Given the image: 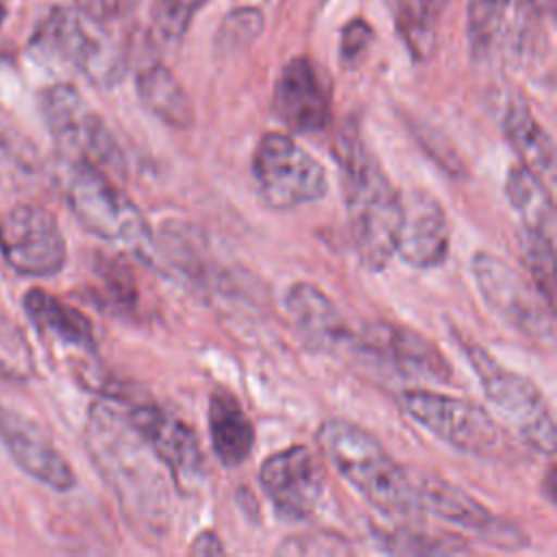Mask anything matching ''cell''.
<instances>
[{"instance_id":"obj_28","label":"cell","mask_w":557,"mask_h":557,"mask_svg":"<svg viewBox=\"0 0 557 557\" xmlns=\"http://www.w3.org/2000/svg\"><path fill=\"white\" fill-rule=\"evenodd\" d=\"M509 4L511 0H470L466 30L474 54H483L494 46Z\"/></svg>"},{"instance_id":"obj_36","label":"cell","mask_w":557,"mask_h":557,"mask_svg":"<svg viewBox=\"0 0 557 557\" xmlns=\"http://www.w3.org/2000/svg\"><path fill=\"white\" fill-rule=\"evenodd\" d=\"M2 22H4V7L0 4V26H2Z\"/></svg>"},{"instance_id":"obj_19","label":"cell","mask_w":557,"mask_h":557,"mask_svg":"<svg viewBox=\"0 0 557 557\" xmlns=\"http://www.w3.org/2000/svg\"><path fill=\"white\" fill-rule=\"evenodd\" d=\"M285 307L300 331V335L313 348H337L348 342L350 329L346 326L337 307L329 296L309 281H298L287 289Z\"/></svg>"},{"instance_id":"obj_17","label":"cell","mask_w":557,"mask_h":557,"mask_svg":"<svg viewBox=\"0 0 557 557\" xmlns=\"http://www.w3.org/2000/svg\"><path fill=\"white\" fill-rule=\"evenodd\" d=\"M361 346L385 366L411 379L446 383L453 374L446 357L433 342L398 324H368L361 333Z\"/></svg>"},{"instance_id":"obj_30","label":"cell","mask_w":557,"mask_h":557,"mask_svg":"<svg viewBox=\"0 0 557 557\" xmlns=\"http://www.w3.org/2000/svg\"><path fill=\"white\" fill-rule=\"evenodd\" d=\"M205 0H157L152 30L159 41L178 44Z\"/></svg>"},{"instance_id":"obj_4","label":"cell","mask_w":557,"mask_h":557,"mask_svg":"<svg viewBox=\"0 0 557 557\" xmlns=\"http://www.w3.org/2000/svg\"><path fill=\"white\" fill-rule=\"evenodd\" d=\"M63 196L85 231L148 257L152 248L150 226L139 207L109 174L87 163H65Z\"/></svg>"},{"instance_id":"obj_3","label":"cell","mask_w":557,"mask_h":557,"mask_svg":"<svg viewBox=\"0 0 557 557\" xmlns=\"http://www.w3.org/2000/svg\"><path fill=\"white\" fill-rule=\"evenodd\" d=\"M331 466L381 513L407 516L418 509L416 483L383 444L348 420L331 418L315 433Z\"/></svg>"},{"instance_id":"obj_25","label":"cell","mask_w":557,"mask_h":557,"mask_svg":"<svg viewBox=\"0 0 557 557\" xmlns=\"http://www.w3.org/2000/svg\"><path fill=\"white\" fill-rule=\"evenodd\" d=\"M44 165L35 144L0 113V183L26 189L41 178Z\"/></svg>"},{"instance_id":"obj_7","label":"cell","mask_w":557,"mask_h":557,"mask_svg":"<svg viewBox=\"0 0 557 557\" xmlns=\"http://www.w3.org/2000/svg\"><path fill=\"white\" fill-rule=\"evenodd\" d=\"M41 113L65 163H87L102 172L122 170V152L111 131L74 85H50L41 94Z\"/></svg>"},{"instance_id":"obj_22","label":"cell","mask_w":557,"mask_h":557,"mask_svg":"<svg viewBox=\"0 0 557 557\" xmlns=\"http://www.w3.org/2000/svg\"><path fill=\"white\" fill-rule=\"evenodd\" d=\"M503 131L520 157V165L533 172L540 181H550L555 174V144L524 102L507 107Z\"/></svg>"},{"instance_id":"obj_26","label":"cell","mask_w":557,"mask_h":557,"mask_svg":"<svg viewBox=\"0 0 557 557\" xmlns=\"http://www.w3.org/2000/svg\"><path fill=\"white\" fill-rule=\"evenodd\" d=\"M450 0H398V33L413 54V59H429L435 39L442 13Z\"/></svg>"},{"instance_id":"obj_10","label":"cell","mask_w":557,"mask_h":557,"mask_svg":"<svg viewBox=\"0 0 557 557\" xmlns=\"http://www.w3.org/2000/svg\"><path fill=\"white\" fill-rule=\"evenodd\" d=\"M403 409L422 429L457 450L494 455L505 448V433L481 405L431 389H407L400 394Z\"/></svg>"},{"instance_id":"obj_15","label":"cell","mask_w":557,"mask_h":557,"mask_svg":"<svg viewBox=\"0 0 557 557\" xmlns=\"http://www.w3.org/2000/svg\"><path fill=\"white\" fill-rule=\"evenodd\" d=\"M416 500H418V509L440 520L453 522L461 529L474 531L490 544H496L503 548H516L524 540V535L516 527L494 518L481 503H476L470 494L448 483L446 479L424 476L416 485Z\"/></svg>"},{"instance_id":"obj_20","label":"cell","mask_w":557,"mask_h":557,"mask_svg":"<svg viewBox=\"0 0 557 557\" xmlns=\"http://www.w3.org/2000/svg\"><path fill=\"white\" fill-rule=\"evenodd\" d=\"M207 413L215 457L226 468L242 466L252 453L255 426L237 396L224 387H215L209 398Z\"/></svg>"},{"instance_id":"obj_23","label":"cell","mask_w":557,"mask_h":557,"mask_svg":"<svg viewBox=\"0 0 557 557\" xmlns=\"http://www.w3.org/2000/svg\"><path fill=\"white\" fill-rule=\"evenodd\" d=\"M505 196L529 237L555 239V207L544 183L524 165H513L505 178Z\"/></svg>"},{"instance_id":"obj_35","label":"cell","mask_w":557,"mask_h":557,"mask_svg":"<svg viewBox=\"0 0 557 557\" xmlns=\"http://www.w3.org/2000/svg\"><path fill=\"white\" fill-rule=\"evenodd\" d=\"M189 553L198 555V557H211V555H224V546L218 540L215 533L211 531H202L194 537V542L189 544Z\"/></svg>"},{"instance_id":"obj_27","label":"cell","mask_w":557,"mask_h":557,"mask_svg":"<svg viewBox=\"0 0 557 557\" xmlns=\"http://www.w3.org/2000/svg\"><path fill=\"white\" fill-rule=\"evenodd\" d=\"M379 542L381 548L398 555H453L468 550V546L457 537L444 533H429L413 527L381 531Z\"/></svg>"},{"instance_id":"obj_32","label":"cell","mask_w":557,"mask_h":557,"mask_svg":"<svg viewBox=\"0 0 557 557\" xmlns=\"http://www.w3.org/2000/svg\"><path fill=\"white\" fill-rule=\"evenodd\" d=\"M350 544L346 537L333 531H309L289 535L276 548L281 555H346L350 553Z\"/></svg>"},{"instance_id":"obj_21","label":"cell","mask_w":557,"mask_h":557,"mask_svg":"<svg viewBox=\"0 0 557 557\" xmlns=\"http://www.w3.org/2000/svg\"><path fill=\"white\" fill-rule=\"evenodd\" d=\"M24 309L30 322L46 335L54 337L57 342L83 350H94L96 337L94 326L87 315L78 309L70 307L67 302L59 300L46 289L33 287L24 294Z\"/></svg>"},{"instance_id":"obj_11","label":"cell","mask_w":557,"mask_h":557,"mask_svg":"<svg viewBox=\"0 0 557 557\" xmlns=\"http://www.w3.org/2000/svg\"><path fill=\"white\" fill-rule=\"evenodd\" d=\"M0 255L17 274L46 278L63 270L67 244L54 213L20 202L0 220Z\"/></svg>"},{"instance_id":"obj_9","label":"cell","mask_w":557,"mask_h":557,"mask_svg":"<svg viewBox=\"0 0 557 557\" xmlns=\"http://www.w3.org/2000/svg\"><path fill=\"white\" fill-rule=\"evenodd\" d=\"M472 272L483 300L503 322L540 348H553V305H548L533 281L524 278L507 261L485 250L474 255Z\"/></svg>"},{"instance_id":"obj_34","label":"cell","mask_w":557,"mask_h":557,"mask_svg":"<svg viewBox=\"0 0 557 557\" xmlns=\"http://www.w3.org/2000/svg\"><path fill=\"white\" fill-rule=\"evenodd\" d=\"M72 4L87 17L109 24L131 13L139 4V0H72Z\"/></svg>"},{"instance_id":"obj_2","label":"cell","mask_w":557,"mask_h":557,"mask_svg":"<svg viewBox=\"0 0 557 557\" xmlns=\"http://www.w3.org/2000/svg\"><path fill=\"white\" fill-rule=\"evenodd\" d=\"M352 248L363 268L379 272L396 255L403 196L357 135H346L337 152Z\"/></svg>"},{"instance_id":"obj_31","label":"cell","mask_w":557,"mask_h":557,"mask_svg":"<svg viewBox=\"0 0 557 557\" xmlns=\"http://www.w3.org/2000/svg\"><path fill=\"white\" fill-rule=\"evenodd\" d=\"M261 26H263V15L257 9L239 7L231 11L218 28V37H215L218 50L231 54L246 48L261 33Z\"/></svg>"},{"instance_id":"obj_1","label":"cell","mask_w":557,"mask_h":557,"mask_svg":"<svg viewBox=\"0 0 557 557\" xmlns=\"http://www.w3.org/2000/svg\"><path fill=\"white\" fill-rule=\"evenodd\" d=\"M85 446L117 498L126 524L144 542H163L172 527L170 481L128 413L107 400L91 403L85 420Z\"/></svg>"},{"instance_id":"obj_18","label":"cell","mask_w":557,"mask_h":557,"mask_svg":"<svg viewBox=\"0 0 557 557\" xmlns=\"http://www.w3.org/2000/svg\"><path fill=\"white\" fill-rule=\"evenodd\" d=\"M448 244L450 231L442 205L426 191H411L403 198L396 255L411 268L429 270L444 263Z\"/></svg>"},{"instance_id":"obj_8","label":"cell","mask_w":557,"mask_h":557,"mask_svg":"<svg viewBox=\"0 0 557 557\" xmlns=\"http://www.w3.org/2000/svg\"><path fill=\"white\" fill-rule=\"evenodd\" d=\"M252 178L259 198L276 211H289L324 198V165L283 133H265L252 154Z\"/></svg>"},{"instance_id":"obj_14","label":"cell","mask_w":557,"mask_h":557,"mask_svg":"<svg viewBox=\"0 0 557 557\" xmlns=\"http://www.w3.org/2000/svg\"><path fill=\"white\" fill-rule=\"evenodd\" d=\"M0 444L28 476L50 490L70 492L76 485V474L70 461L44 429L33 418L4 403H0Z\"/></svg>"},{"instance_id":"obj_12","label":"cell","mask_w":557,"mask_h":557,"mask_svg":"<svg viewBox=\"0 0 557 557\" xmlns=\"http://www.w3.org/2000/svg\"><path fill=\"white\" fill-rule=\"evenodd\" d=\"M128 420L168 470L174 490L183 496L196 494L205 483V459L194 431L154 405L133 407Z\"/></svg>"},{"instance_id":"obj_33","label":"cell","mask_w":557,"mask_h":557,"mask_svg":"<svg viewBox=\"0 0 557 557\" xmlns=\"http://www.w3.org/2000/svg\"><path fill=\"white\" fill-rule=\"evenodd\" d=\"M370 41H372V28L368 22H363V20L348 22L342 30V41H339V57H342L344 65L357 63L363 57V52L368 50Z\"/></svg>"},{"instance_id":"obj_24","label":"cell","mask_w":557,"mask_h":557,"mask_svg":"<svg viewBox=\"0 0 557 557\" xmlns=\"http://www.w3.org/2000/svg\"><path fill=\"white\" fill-rule=\"evenodd\" d=\"M137 94L141 104L172 128H189L194 124V107L178 78L161 63L146 67L137 76Z\"/></svg>"},{"instance_id":"obj_29","label":"cell","mask_w":557,"mask_h":557,"mask_svg":"<svg viewBox=\"0 0 557 557\" xmlns=\"http://www.w3.org/2000/svg\"><path fill=\"white\" fill-rule=\"evenodd\" d=\"M35 372V357L22 331L0 313V374L26 381Z\"/></svg>"},{"instance_id":"obj_13","label":"cell","mask_w":557,"mask_h":557,"mask_svg":"<svg viewBox=\"0 0 557 557\" xmlns=\"http://www.w3.org/2000/svg\"><path fill=\"white\" fill-rule=\"evenodd\" d=\"M259 481L276 511L292 520L311 516L324 496L322 466L307 446L270 455L261 463Z\"/></svg>"},{"instance_id":"obj_5","label":"cell","mask_w":557,"mask_h":557,"mask_svg":"<svg viewBox=\"0 0 557 557\" xmlns=\"http://www.w3.org/2000/svg\"><path fill=\"white\" fill-rule=\"evenodd\" d=\"M33 46L44 57L74 67L102 89L117 85L126 72L124 54L104 30V24L78 9L54 7L37 26Z\"/></svg>"},{"instance_id":"obj_6","label":"cell","mask_w":557,"mask_h":557,"mask_svg":"<svg viewBox=\"0 0 557 557\" xmlns=\"http://www.w3.org/2000/svg\"><path fill=\"white\" fill-rule=\"evenodd\" d=\"M490 405L522 435V440L544 455L555 453V422L540 387L524 374L503 368L483 346L461 339Z\"/></svg>"},{"instance_id":"obj_16","label":"cell","mask_w":557,"mask_h":557,"mask_svg":"<svg viewBox=\"0 0 557 557\" xmlns=\"http://www.w3.org/2000/svg\"><path fill=\"white\" fill-rule=\"evenodd\" d=\"M272 109L292 133L311 135L329 126V91L309 59L296 57L285 63L274 85Z\"/></svg>"}]
</instances>
